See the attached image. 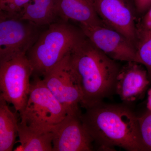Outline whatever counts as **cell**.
I'll return each mask as SVG.
<instances>
[{"label": "cell", "mask_w": 151, "mask_h": 151, "mask_svg": "<svg viewBox=\"0 0 151 151\" xmlns=\"http://www.w3.org/2000/svg\"><path fill=\"white\" fill-rule=\"evenodd\" d=\"M137 24V31L145 29L151 25V7L142 16Z\"/></svg>", "instance_id": "ffe728a7"}, {"label": "cell", "mask_w": 151, "mask_h": 151, "mask_svg": "<svg viewBox=\"0 0 151 151\" xmlns=\"http://www.w3.org/2000/svg\"><path fill=\"white\" fill-rule=\"evenodd\" d=\"M18 17L0 15V61L25 55L39 36L37 27Z\"/></svg>", "instance_id": "8992f818"}, {"label": "cell", "mask_w": 151, "mask_h": 151, "mask_svg": "<svg viewBox=\"0 0 151 151\" xmlns=\"http://www.w3.org/2000/svg\"><path fill=\"white\" fill-rule=\"evenodd\" d=\"M137 14L142 17L151 7V0H133Z\"/></svg>", "instance_id": "d6986e66"}, {"label": "cell", "mask_w": 151, "mask_h": 151, "mask_svg": "<svg viewBox=\"0 0 151 151\" xmlns=\"http://www.w3.org/2000/svg\"><path fill=\"white\" fill-rule=\"evenodd\" d=\"M147 110L151 111V88L148 91L147 101Z\"/></svg>", "instance_id": "44dd1931"}, {"label": "cell", "mask_w": 151, "mask_h": 151, "mask_svg": "<svg viewBox=\"0 0 151 151\" xmlns=\"http://www.w3.org/2000/svg\"><path fill=\"white\" fill-rule=\"evenodd\" d=\"M84 36L81 30L71 25H50L27 54L33 68V76L43 77L70 54Z\"/></svg>", "instance_id": "3957f363"}, {"label": "cell", "mask_w": 151, "mask_h": 151, "mask_svg": "<svg viewBox=\"0 0 151 151\" xmlns=\"http://www.w3.org/2000/svg\"><path fill=\"white\" fill-rule=\"evenodd\" d=\"M58 16L78 22L81 25H105L91 0H58Z\"/></svg>", "instance_id": "7c38bea8"}, {"label": "cell", "mask_w": 151, "mask_h": 151, "mask_svg": "<svg viewBox=\"0 0 151 151\" xmlns=\"http://www.w3.org/2000/svg\"><path fill=\"white\" fill-rule=\"evenodd\" d=\"M18 137L20 145L15 151H53V135L50 128H36L20 122Z\"/></svg>", "instance_id": "4fadbf2b"}, {"label": "cell", "mask_w": 151, "mask_h": 151, "mask_svg": "<svg viewBox=\"0 0 151 151\" xmlns=\"http://www.w3.org/2000/svg\"><path fill=\"white\" fill-rule=\"evenodd\" d=\"M135 62L145 66L151 84V35L138 38Z\"/></svg>", "instance_id": "2e32d148"}, {"label": "cell", "mask_w": 151, "mask_h": 151, "mask_svg": "<svg viewBox=\"0 0 151 151\" xmlns=\"http://www.w3.org/2000/svg\"><path fill=\"white\" fill-rule=\"evenodd\" d=\"M33 68L27 55L0 61V95L21 114L27 103Z\"/></svg>", "instance_id": "5b68a950"}, {"label": "cell", "mask_w": 151, "mask_h": 151, "mask_svg": "<svg viewBox=\"0 0 151 151\" xmlns=\"http://www.w3.org/2000/svg\"><path fill=\"white\" fill-rule=\"evenodd\" d=\"M30 0H0L1 12L18 17Z\"/></svg>", "instance_id": "ac0fdd59"}, {"label": "cell", "mask_w": 151, "mask_h": 151, "mask_svg": "<svg viewBox=\"0 0 151 151\" xmlns=\"http://www.w3.org/2000/svg\"><path fill=\"white\" fill-rule=\"evenodd\" d=\"M69 60L81 91L82 108L101 103L116 93V79L122 67L85 36L71 52Z\"/></svg>", "instance_id": "7a4b0ae2"}, {"label": "cell", "mask_w": 151, "mask_h": 151, "mask_svg": "<svg viewBox=\"0 0 151 151\" xmlns=\"http://www.w3.org/2000/svg\"><path fill=\"white\" fill-rule=\"evenodd\" d=\"M81 114H68L50 128L53 151L94 150L93 140L81 122Z\"/></svg>", "instance_id": "30bf717a"}, {"label": "cell", "mask_w": 151, "mask_h": 151, "mask_svg": "<svg viewBox=\"0 0 151 151\" xmlns=\"http://www.w3.org/2000/svg\"><path fill=\"white\" fill-rule=\"evenodd\" d=\"M91 1L104 24L122 33L136 47L137 14L133 0Z\"/></svg>", "instance_id": "ba28073f"}, {"label": "cell", "mask_w": 151, "mask_h": 151, "mask_svg": "<svg viewBox=\"0 0 151 151\" xmlns=\"http://www.w3.org/2000/svg\"><path fill=\"white\" fill-rule=\"evenodd\" d=\"M151 84L146 68L135 61H129L121 67L115 92L126 104L133 103L143 96Z\"/></svg>", "instance_id": "8fae6325"}, {"label": "cell", "mask_w": 151, "mask_h": 151, "mask_svg": "<svg viewBox=\"0 0 151 151\" xmlns=\"http://www.w3.org/2000/svg\"><path fill=\"white\" fill-rule=\"evenodd\" d=\"M7 103L0 95V151H13L18 136L17 118Z\"/></svg>", "instance_id": "9a60e30c"}, {"label": "cell", "mask_w": 151, "mask_h": 151, "mask_svg": "<svg viewBox=\"0 0 151 151\" xmlns=\"http://www.w3.org/2000/svg\"><path fill=\"white\" fill-rule=\"evenodd\" d=\"M58 0H30L19 15L38 26L52 24L58 16Z\"/></svg>", "instance_id": "5bb4252c"}, {"label": "cell", "mask_w": 151, "mask_h": 151, "mask_svg": "<svg viewBox=\"0 0 151 151\" xmlns=\"http://www.w3.org/2000/svg\"><path fill=\"white\" fill-rule=\"evenodd\" d=\"M140 133L143 143L149 151H151V111H147L138 117Z\"/></svg>", "instance_id": "e0dca14e"}, {"label": "cell", "mask_w": 151, "mask_h": 151, "mask_svg": "<svg viewBox=\"0 0 151 151\" xmlns=\"http://www.w3.org/2000/svg\"><path fill=\"white\" fill-rule=\"evenodd\" d=\"M84 35L97 48L116 61H135L136 47L125 36L105 25H80Z\"/></svg>", "instance_id": "9c48e42d"}, {"label": "cell", "mask_w": 151, "mask_h": 151, "mask_svg": "<svg viewBox=\"0 0 151 151\" xmlns=\"http://www.w3.org/2000/svg\"><path fill=\"white\" fill-rule=\"evenodd\" d=\"M67 111L44 83L34 76L27 103L20 116V122L31 127L50 129L62 121Z\"/></svg>", "instance_id": "277c9868"}, {"label": "cell", "mask_w": 151, "mask_h": 151, "mask_svg": "<svg viewBox=\"0 0 151 151\" xmlns=\"http://www.w3.org/2000/svg\"><path fill=\"white\" fill-rule=\"evenodd\" d=\"M81 122L100 151H148L143 143L138 117L126 105L103 102L85 109Z\"/></svg>", "instance_id": "6da1fadb"}, {"label": "cell", "mask_w": 151, "mask_h": 151, "mask_svg": "<svg viewBox=\"0 0 151 151\" xmlns=\"http://www.w3.org/2000/svg\"><path fill=\"white\" fill-rule=\"evenodd\" d=\"M70 54L42 79L52 93L66 109L68 114H80L82 97L70 66Z\"/></svg>", "instance_id": "52a82bcc"}]
</instances>
